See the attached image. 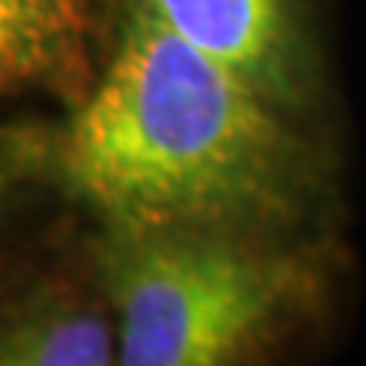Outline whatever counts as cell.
Segmentation results:
<instances>
[{
    "mask_svg": "<svg viewBox=\"0 0 366 366\" xmlns=\"http://www.w3.org/2000/svg\"><path fill=\"white\" fill-rule=\"evenodd\" d=\"M107 71L46 141V165L104 229L259 232L302 208L308 156L281 104L125 9Z\"/></svg>",
    "mask_w": 366,
    "mask_h": 366,
    "instance_id": "obj_1",
    "label": "cell"
},
{
    "mask_svg": "<svg viewBox=\"0 0 366 366\" xmlns=\"http://www.w3.org/2000/svg\"><path fill=\"white\" fill-rule=\"evenodd\" d=\"M98 269L125 366L232 363L274 330L305 284L287 254L220 229H104Z\"/></svg>",
    "mask_w": 366,
    "mask_h": 366,
    "instance_id": "obj_2",
    "label": "cell"
},
{
    "mask_svg": "<svg viewBox=\"0 0 366 366\" xmlns=\"http://www.w3.org/2000/svg\"><path fill=\"white\" fill-rule=\"evenodd\" d=\"M147 19L223 61L274 104H293L305 76L300 0H129Z\"/></svg>",
    "mask_w": 366,
    "mask_h": 366,
    "instance_id": "obj_3",
    "label": "cell"
},
{
    "mask_svg": "<svg viewBox=\"0 0 366 366\" xmlns=\"http://www.w3.org/2000/svg\"><path fill=\"white\" fill-rule=\"evenodd\" d=\"M89 0H0V95L55 89L76 104L89 76Z\"/></svg>",
    "mask_w": 366,
    "mask_h": 366,
    "instance_id": "obj_4",
    "label": "cell"
},
{
    "mask_svg": "<svg viewBox=\"0 0 366 366\" xmlns=\"http://www.w3.org/2000/svg\"><path fill=\"white\" fill-rule=\"evenodd\" d=\"M119 363L117 327L79 305H28L0 324V366Z\"/></svg>",
    "mask_w": 366,
    "mask_h": 366,
    "instance_id": "obj_5",
    "label": "cell"
}]
</instances>
